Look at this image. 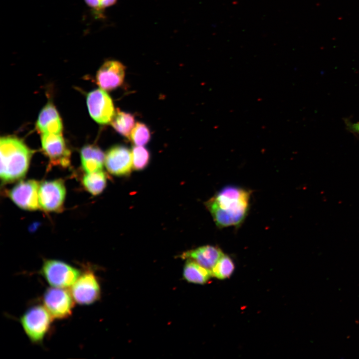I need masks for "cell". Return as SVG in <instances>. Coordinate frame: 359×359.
I'll return each instance as SVG.
<instances>
[{"label": "cell", "mask_w": 359, "mask_h": 359, "mask_svg": "<svg viewBox=\"0 0 359 359\" xmlns=\"http://www.w3.org/2000/svg\"><path fill=\"white\" fill-rule=\"evenodd\" d=\"M251 191L229 185L222 188L205 203L219 228L238 226L247 215Z\"/></svg>", "instance_id": "cell-1"}, {"label": "cell", "mask_w": 359, "mask_h": 359, "mask_svg": "<svg viewBox=\"0 0 359 359\" xmlns=\"http://www.w3.org/2000/svg\"><path fill=\"white\" fill-rule=\"evenodd\" d=\"M0 152L1 181L8 183L23 178L27 172L32 151L21 140L8 136L0 138Z\"/></svg>", "instance_id": "cell-2"}, {"label": "cell", "mask_w": 359, "mask_h": 359, "mask_svg": "<svg viewBox=\"0 0 359 359\" xmlns=\"http://www.w3.org/2000/svg\"><path fill=\"white\" fill-rule=\"evenodd\" d=\"M52 317L44 306L36 305L28 309L21 317L20 323L28 339L40 343L48 332Z\"/></svg>", "instance_id": "cell-3"}, {"label": "cell", "mask_w": 359, "mask_h": 359, "mask_svg": "<svg viewBox=\"0 0 359 359\" xmlns=\"http://www.w3.org/2000/svg\"><path fill=\"white\" fill-rule=\"evenodd\" d=\"M41 273L51 286L61 288L71 287L81 274L77 268L53 259L44 261Z\"/></svg>", "instance_id": "cell-4"}, {"label": "cell", "mask_w": 359, "mask_h": 359, "mask_svg": "<svg viewBox=\"0 0 359 359\" xmlns=\"http://www.w3.org/2000/svg\"><path fill=\"white\" fill-rule=\"evenodd\" d=\"M74 300L71 292L65 288L50 287L43 295L44 306L52 318H67L72 314Z\"/></svg>", "instance_id": "cell-5"}, {"label": "cell", "mask_w": 359, "mask_h": 359, "mask_svg": "<svg viewBox=\"0 0 359 359\" xmlns=\"http://www.w3.org/2000/svg\"><path fill=\"white\" fill-rule=\"evenodd\" d=\"M41 141L43 152L49 159V166L66 168L70 165L71 152L61 134H42Z\"/></svg>", "instance_id": "cell-6"}, {"label": "cell", "mask_w": 359, "mask_h": 359, "mask_svg": "<svg viewBox=\"0 0 359 359\" xmlns=\"http://www.w3.org/2000/svg\"><path fill=\"white\" fill-rule=\"evenodd\" d=\"M70 292L76 303L89 305L99 299L100 287L94 273L87 270L80 274L71 286Z\"/></svg>", "instance_id": "cell-7"}, {"label": "cell", "mask_w": 359, "mask_h": 359, "mask_svg": "<svg viewBox=\"0 0 359 359\" xmlns=\"http://www.w3.org/2000/svg\"><path fill=\"white\" fill-rule=\"evenodd\" d=\"M65 195L66 188L62 180L44 181L40 184V207L45 211H59L63 207Z\"/></svg>", "instance_id": "cell-8"}, {"label": "cell", "mask_w": 359, "mask_h": 359, "mask_svg": "<svg viewBox=\"0 0 359 359\" xmlns=\"http://www.w3.org/2000/svg\"><path fill=\"white\" fill-rule=\"evenodd\" d=\"M39 182L35 180H22L8 192L11 200L19 207L27 210L40 208L39 203Z\"/></svg>", "instance_id": "cell-9"}, {"label": "cell", "mask_w": 359, "mask_h": 359, "mask_svg": "<svg viewBox=\"0 0 359 359\" xmlns=\"http://www.w3.org/2000/svg\"><path fill=\"white\" fill-rule=\"evenodd\" d=\"M87 105L91 117L99 124L109 123L115 113L111 97L101 88L88 93Z\"/></svg>", "instance_id": "cell-10"}, {"label": "cell", "mask_w": 359, "mask_h": 359, "mask_svg": "<svg viewBox=\"0 0 359 359\" xmlns=\"http://www.w3.org/2000/svg\"><path fill=\"white\" fill-rule=\"evenodd\" d=\"M104 164L111 174L116 176H127L133 168L132 152L124 146H115L105 155Z\"/></svg>", "instance_id": "cell-11"}, {"label": "cell", "mask_w": 359, "mask_h": 359, "mask_svg": "<svg viewBox=\"0 0 359 359\" xmlns=\"http://www.w3.org/2000/svg\"><path fill=\"white\" fill-rule=\"evenodd\" d=\"M125 70L124 66L121 62L115 60L107 61L97 71L96 82L104 90L116 89L123 82Z\"/></svg>", "instance_id": "cell-12"}, {"label": "cell", "mask_w": 359, "mask_h": 359, "mask_svg": "<svg viewBox=\"0 0 359 359\" xmlns=\"http://www.w3.org/2000/svg\"><path fill=\"white\" fill-rule=\"evenodd\" d=\"M223 255V253L219 247L206 245L184 252L181 255V257L193 260L201 266L211 270Z\"/></svg>", "instance_id": "cell-13"}, {"label": "cell", "mask_w": 359, "mask_h": 359, "mask_svg": "<svg viewBox=\"0 0 359 359\" xmlns=\"http://www.w3.org/2000/svg\"><path fill=\"white\" fill-rule=\"evenodd\" d=\"M41 134H61L62 124L59 115L54 105L48 103L41 110L36 125Z\"/></svg>", "instance_id": "cell-14"}, {"label": "cell", "mask_w": 359, "mask_h": 359, "mask_svg": "<svg viewBox=\"0 0 359 359\" xmlns=\"http://www.w3.org/2000/svg\"><path fill=\"white\" fill-rule=\"evenodd\" d=\"M105 157L101 150L94 145L85 146L80 151L81 164L86 173L102 170Z\"/></svg>", "instance_id": "cell-15"}, {"label": "cell", "mask_w": 359, "mask_h": 359, "mask_svg": "<svg viewBox=\"0 0 359 359\" xmlns=\"http://www.w3.org/2000/svg\"><path fill=\"white\" fill-rule=\"evenodd\" d=\"M183 276L187 282L198 284L206 283L212 276L211 270L190 259H186Z\"/></svg>", "instance_id": "cell-16"}, {"label": "cell", "mask_w": 359, "mask_h": 359, "mask_svg": "<svg viewBox=\"0 0 359 359\" xmlns=\"http://www.w3.org/2000/svg\"><path fill=\"white\" fill-rule=\"evenodd\" d=\"M84 188L93 195L100 194L107 183L106 175L102 170L86 173L82 179Z\"/></svg>", "instance_id": "cell-17"}, {"label": "cell", "mask_w": 359, "mask_h": 359, "mask_svg": "<svg viewBox=\"0 0 359 359\" xmlns=\"http://www.w3.org/2000/svg\"><path fill=\"white\" fill-rule=\"evenodd\" d=\"M114 129L121 135L129 138L135 126L134 116L128 113L117 111L111 120Z\"/></svg>", "instance_id": "cell-18"}, {"label": "cell", "mask_w": 359, "mask_h": 359, "mask_svg": "<svg viewBox=\"0 0 359 359\" xmlns=\"http://www.w3.org/2000/svg\"><path fill=\"white\" fill-rule=\"evenodd\" d=\"M234 269L235 265L232 259L228 255L223 254L211 271L213 277L223 280L230 277Z\"/></svg>", "instance_id": "cell-19"}, {"label": "cell", "mask_w": 359, "mask_h": 359, "mask_svg": "<svg viewBox=\"0 0 359 359\" xmlns=\"http://www.w3.org/2000/svg\"><path fill=\"white\" fill-rule=\"evenodd\" d=\"M133 168L134 170H142L147 167L150 155L148 150L143 146H136L132 151Z\"/></svg>", "instance_id": "cell-20"}, {"label": "cell", "mask_w": 359, "mask_h": 359, "mask_svg": "<svg viewBox=\"0 0 359 359\" xmlns=\"http://www.w3.org/2000/svg\"><path fill=\"white\" fill-rule=\"evenodd\" d=\"M130 137L136 146H143L150 141L151 133L145 124L138 122L133 128Z\"/></svg>", "instance_id": "cell-21"}, {"label": "cell", "mask_w": 359, "mask_h": 359, "mask_svg": "<svg viewBox=\"0 0 359 359\" xmlns=\"http://www.w3.org/2000/svg\"><path fill=\"white\" fill-rule=\"evenodd\" d=\"M346 124L349 131L355 134H359V122L352 123L347 121Z\"/></svg>", "instance_id": "cell-22"}, {"label": "cell", "mask_w": 359, "mask_h": 359, "mask_svg": "<svg viewBox=\"0 0 359 359\" xmlns=\"http://www.w3.org/2000/svg\"><path fill=\"white\" fill-rule=\"evenodd\" d=\"M100 5V8H104L114 4L117 0H98Z\"/></svg>", "instance_id": "cell-23"}, {"label": "cell", "mask_w": 359, "mask_h": 359, "mask_svg": "<svg viewBox=\"0 0 359 359\" xmlns=\"http://www.w3.org/2000/svg\"><path fill=\"white\" fill-rule=\"evenodd\" d=\"M86 3L91 7L95 9H101L98 0H85Z\"/></svg>", "instance_id": "cell-24"}]
</instances>
